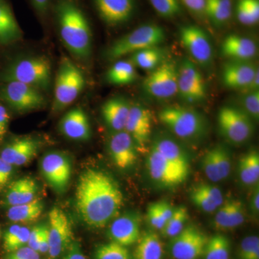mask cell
<instances>
[{"label": "cell", "mask_w": 259, "mask_h": 259, "mask_svg": "<svg viewBox=\"0 0 259 259\" xmlns=\"http://www.w3.org/2000/svg\"><path fill=\"white\" fill-rule=\"evenodd\" d=\"M76 207L83 223L93 228L111 223L123 205V194L107 172L88 168L80 175L76 189Z\"/></svg>", "instance_id": "1"}, {"label": "cell", "mask_w": 259, "mask_h": 259, "mask_svg": "<svg viewBox=\"0 0 259 259\" xmlns=\"http://www.w3.org/2000/svg\"><path fill=\"white\" fill-rule=\"evenodd\" d=\"M51 13L65 47L79 59H88L92 53L93 33L79 0H52Z\"/></svg>", "instance_id": "2"}, {"label": "cell", "mask_w": 259, "mask_h": 259, "mask_svg": "<svg viewBox=\"0 0 259 259\" xmlns=\"http://www.w3.org/2000/svg\"><path fill=\"white\" fill-rule=\"evenodd\" d=\"M3 83L18 81L40 90H48L51 83V64L44 56L25 58L8 66L0 74Z\"/></svg>", "instance_id": "3"}, {"label": "cell", "mask_w": 259, "mask_h": 259, "mask_svg": "<svg viewBox=\"0 0 259 259\" xmlns=\"http://www.w3.org/2000/svg\"><path fill=\"white\" fill-rule=\"evenodd\" d=\"M160 121L175 136L185 141H197L207 132V122L200 112L182 106L164 107Z\"/></svg>", "instance_id": "4"}, {"label": "cell", "mask_w": 259, "mask_h": 259, "mask_svg": "<svg viewBox=\"0 0 259 259\" xmlns=\"http://www.w3.org/2000/svg\"><path fill=\"white\" fill-rule=\"evenodd\" d=\"M166 37V32L160 25L145 24L115 40L107 51V59L117 60L138 51L158 47Z\"/></svg>", "instance_id": "5"}, {"label": "cell", "mask_w": 259, "mask_h": 259, "mask_svg": "<svg viewBox=\"0 0 259 259\" xmlns=\"http://www.w3.org/2000/svg\"><path fill=\"white\" fill-rule=\"evenodd\" d=\"M85 86L84 76L66 56L61 59L56 74L52 112H59L76 100Z\"/></svg>", "instance_id": "6"}, {"label": "cell", "mask_w": 259, "mask_h": 259, "mask_svg": "<svg viewBox=\"0 0 259 259\" xmlns=\"http://www.w3.org/2000/svg\"><path fill=\"white\" fill-rule=\"evenodd\" d=\"M218 121L220 132L232 144H244L253 136V120L239 107H223L218 112Z\"/></svg>", "instance_id": "7"}, {"label": "cell", "mask_w": 259, "mask_h": 259, "mask_svg": "<svg viewBox=\"0 0 259 259\" xmlns=\"http://www.w3.org/2000/svg\"><path fill=\"white\" fill-rule=\"evenodd\" d=\"M0 99L15 111L25 112L41 108L47 100L40 90L18 81L3 83Z\"/></svg>", "instance_id": "8"}, {"label": "cell", "mask_w": 259, "mask_h": 259, "mask_svg": "<svg viewBox=\"0 0 259 259\" xmlns=\"http://www.w3.org/2000/svg\"><path fill=\"white\" fill-rule=\"evenodd\" d=\"M208 237L197 227L187 226L170 239L168 250L172 259L202 258Z\"/></svg>", "instance_id": "9"}, {"label": "cell", "mask_w": 259, "mask_h": 259, "mask_svg": "<svg viewBox=\"0 0 259 259\" xmlns=\"http://www.w3.org/2000/svg\"><path fill=\"white\" fill-rule=\"evenodd\" d=\"M178 66L175 61H164L148 75L144 81V90L150 96L166 100L177 94Z\"/></svg>", "instance_id": "10"}, {"label": "cell", "mask_w": 259, "mask_h": 259, "mask_svg": "<svg viewBox=\"0 0 259 259\" xmlns=\"http://www.w3.org/2000/svg\"><path fill=\"white\" fill-rule=\"evenodd\" d=\"M42 177L57 193L67 189L72 175V163L67 154L61 151L48 153L40 163Z\"/></svg>", "instance_id": "11"}, {"label": "cell", "mask_w": 259, "mask_h": 259, "mask_svg": "<svg viewBox=\"0 0 259 259\" xmlns=\"http://www.w3.org/2000/svg\"><path fill=\"white\" fill-rule=\"evenodd\" d=\"M146 167L151 180L167 188L182 185L190 174V171L168 161L152 146L148 153Z\"/></svg>", "instance_id": "12"}, {"label": "cell", "mask_w": 259, "mask_h": 259, "mask_svg": "<svg viewBox=\"0 0 259 259\" xmlns=\"http://www.w3.org/2000/svg\"><path fill=\"white\" fill-rule=\"evenodd\" d=\"M177 88L181 98L190 103L204 101L207 97L203 76L193 61L188 59H184L178 66Z\"/></svg>", "instance_id": "13"}, {"label": "cell", "mask_w": 259, "mask_h": 259, "mask_svg": "<svg viewBox=\"0 0 259 259\" xmlns=\"http://www.w3.org/2000/svg\"><path fill=\"white\" fill-rule=\"evenodd\" d=\"M47 227L49 238L48 253L51 259H56L64 253L74 241L72 228L66 213L56 207L49 212Z\"/></svg>", "instance_id": "14"}, {"label": "cell", "mask_w": 259, "mask_h": 259, "mask_svg": "<svg viewBox=\"0 0 259 259\" xmlns=\"http://www.w3.org/2000/svg\"><path fill=\"white\" fill-rule=\"evenodd\" d=\"M180 40L194 61L202 66H209L213 60V48L210 38L203 29L197 25L182 26Z\"/></svg>", "instance_id": "15"}, {"label": "cell", "mask_w": 259, "mask_h": 259, "mask_svg": "<svg viewBox=\"0 0 259 259\" xmlns=\"http://www.w3.org/2000/svg\"><path fill=\"white\" fill-rule=\"evenodd\" d=\"M141 218L139 213L127 212L112 220L107 230L110 241L127 247L137 243L141 236Z\"/></svg>", "instance_id": "16"}, {"label": "cell", "mask_w": 259, "mask_h": 259, "mask_svg": "<svg viewBox=\"0 0 259 259\" xmlns=\"http://www.w3.org/2000/svg\"><path fill=\"white\" fill-rule=\"evenodd\" d=\"M151 130L152 114L151 111L140 104L131 105L124 131L134 140L139 151L146 148L151 138Z\"/></svg>", "instance_id": "17"}, {"label": "cell", "mask_w": 259, "mask_h": 259, "mask_svg": "<svg viewBox=\"0 0 259 259\" xmlns=\"http://www.w3.org/2000/svg\"><path fill=\"white\" fill-rule=\"evenodd\" d=\"M100 19L108 26L123 25L134 16L136 0H92Z\"/></svg>", "instance_id": "18"}, {"label": "cell", "mask_w": 259, "mask_h": 259, "mask_svg": "<svg viewBox=\"0 0 259 259\" xmlns=\"http://www.w3.org/2000/svg\"><path fill=\"white\" fill-rule=\"evenodd\" d=\"M109 152L115 166L125 170L134 166L138 159L137 146L125 131L112 135L109 141Z\"/></svg>", "instance_id": "19"}, {"label": "cell", "mask_w": 259, "mask_h": 259, "mask_svg": "<svg viewBox=\"0 0 259 259\" xmlns=\"http://www.w3.org/2000/svg\"><path fill=\"white\" fill-rule=\"evenodd\" d=\"M40 148L35 138L24 136L13 140L2 151L0 158L12 166H23L32 161Z\"/></svg>", "instance_id": "20"}, {"label": "cell", "mask_w": 259, "mask_h": 259, "mask_svg": "<svg viewBox=\"0 0 259 259\" xmlns=\"http://www.w3.org/2000/svg\"><path fill=\"white\" fill-rule=\"evenodd\" d=\"M258 71L250 61L230 60L223 66V83L227 88L244 90Z\"/></svg>", "instance_id": "21"}, {"label": "cell", "mask_w": 259, "mask_h": 259, "mask_svg": "<svg viewBox=\"0 0 259 259\" xmlns=\"http://www.w3.org/2000/svg\"><path fill=\"white\" fill-rule=\"evenodd\" d=\"M59 127L61 134L69 139L86 141L91 138L90 120L81 107H74L66 112L61 119Z\"/></svg>", "instance_id": "22"}, {"label": "cell", "mask_w": 259, "mask_h": 259, "mask_svg": "<svg viewBox=\"0 0 259 259\" xmlns=\"http://www.w3.org/2000/svg\"><path fill=\"white\" fill-rule=\"evenodd\" d=\"M221 53L229 60L250 61L256 56L258 48L251 39L231 34L223 40Z\"/></svg>", "instance_id": "23"}, {"label": "cell", "mask_w": 259, "mask_h": 259, "mask_svg": "<svg viewBox=\"0 0 259 259\" xmlns=\"http://www.w3.org/2000/svg\"><path fill=\"white\" fill-rule=\"evenodd\" d=\"M131 105L122 97H114L104 103L102 114L109 127L115 132L124 131Z\"/></svg>", "instance_id": "24"}, {"label": "cell", "mask_w": 259, "mask_h": 259, "mask_svg": "<svg viewBox=\"0 0 259 259\" xmlns=\"http://www.w3.org/2000/svg\"><path fill=\"white\" fill-rule=\"evenodd\" d=\"M38 187L30 177H23L13 182L5 194V202L8 206L18 205L36 198Z\"/></svg>", "instance_id": "25"}, {"label": "cell", "mask_w": 259, "mask_h": 259, "mask_svg": "<svg viewBox=\"0 0 259 259\" xmlns=\"http://www.w3.org/2000/svg\"><path fill=\"white\" fill-rule=\"evenodd\" d=\"M23 31L7 0H0V44L8 45L18 41Z\"/></svg>", "instance_id": "26"}, {"label": "cell", "mask_w": 259, "mask_h": 259, "mask_svg": "<svg viewBox=\"0 0 259 259\" xmlns=\"http://www.w3.org/2000/svg\"><path fill=\"white\" fill-rule=\"evenodd\" d=\"M151 146L157 150L168 161L190 171V163L188 155L175 140L161 136L156 138Z\"/></svg>", "instance_id": "27"}, {"label": "cell", "mask_w": 259, "mask_h": 259, "mask_svg": "<svg viewBox=\"0 0 259 259\" xmlns=\"http://www.w3.org/2000/svg\"><path fill=\"white\" fill-rule=\"evenodd\" d=\"M163 245L161 238L154 231L141 235L132 259H163Z\"/></svg>", "instance_id": "28"}, {"label": "cell", "mask_w": 259, "mask_h": 259, "mask_svg": "<svg viewBox=\"0 0 259 259\" xmlns=\"http://www.w3.org/2000/svg\"><path fill=\"white\" fill-rule=\"evenodd\" d=\"M44 209L42 199L35 198L31 202L10 207L8 217L10 221L15 223L32 222L41 215Z\"/></svg>", "instance_id": "29"}, {"label": "cell", "mask_w": 259, "mask_h": 259, "mask_svg": "<svg viewBox=\"0 0 259 259\" xmlns=\"http://www.w3.org/2000/svg\"><path fill=\"white\" fill-rule=\"evenodd\" d=\"M238 173L242 183L246 186L258 184L259 180V154L250 151L243 155L238 165Z\"/></svg>", "instance_id": "30"}, {"label": "cell", "mask_w": 259, "mask_h": 259, "mask_svg": "<svg viewBox=\"0 0 259 259\" xmlns=\"http://www.w3.org/2000/svg\"><path fill=\"white\" fill-rule=\"evenodd\" d=\"M164 49L158 47L149 48L131 54V61L135 66L147 71H153L164 61Z\"/></svg>", "instance_id": "31"}, {"label": "cell", "mask_w": 259, "mask_h": 259, "mask_svg": "<svg viewBox=\"0 0 259 259\" xmlns=\"http://www.w3.org/2000/svg\"><path fill=\"white\" fill-rule=\"evenodd\" d=\"M137 78L135 65L131 61L120 60L112 65L107 74V80L114 85L129 84Z\"/></svg>", "instance_id": "32"}, {"label": "cell", "mask_w": 259, "mask_h": 259, "mask_svg": "<svg viewBox=\"0 0 259 259\" xmlns=\"http://www.w3.org/2000/svg\"><path fill=\"white\" fill-rule=\"evenodd\" d=\"M204 14L215 26H222L232 16L231 0H206Z\"/></svg>", "instance_id": "33"}, {"label": "cell", "mask_w": 259, "mask_h": 259, "mask_svg": "<svg viewBox=\"0 0 259 259\" xmlns=\"http://www.w3.org/2000/svg\"><path fill=\"white\" fill-rule=\"evenodd\" d=\"M231 241L226 235L218 233L208 238L202 258L203 259H230Z\"/></svg>", "instance_id": "34"}, {"label": "cell", "mask_w": 259, "mask_h": 259, "mask_svg": "<svg viewBox=\"0 0 259 259\" xmlns=\"http://www.w3.org/2000/svg\"><path fill=\"white\" fill-rule=\"evenodd\" d=\"M189 218L188 209L185 206L175 207L171 218L161 231L162 236L169 239L176 236L187 226Z\"/></svg>", "instance_id": "35"}, {"label": "cell", "mask_w": 259, "mask_h": 259, "mask_svg": "<svg viewBox=\"0 0 259 259\" xmlns=\"http://www.w3.org/2000/svg\"><path fill=\"white\" fill-rule=\"evenodd\" d=\"M238 21L245 25H253L259 20V0H238L236 7Z\"/></svg>", "instance_id": "36"}, {"label": "cell", "mask_w": 259, "mask_h": 259, "mask_svg": "<svg viewBox=\"0 0 259 259\" xmlns=\"http://www.w3.org/2000/svg\"><path fill=\"white\" fill-rule=\"evenodd\" d=\"M94 255L95 259H132V254L127 247L112 241L99 245Z\"/></svg>", "instance_id": "37"}, {"label": "cell", "mask_w": 259, "mask_h": 259, "mask_svg": "<svg viewBox=\"0 0 259 259\" xmlns=\"http://www.w3.org/2000/svg\"><path fill=\"white\" fill-rule=\"evenodd\" d=\"M151 6L160 16L172 18L181 13L180 0H149Z\"/></svg>", "instance_id": "38"}, {"label": "cell", "mask_w": 259, "mask_h": 259, "mask_svg": "<svg viewBox=\"0 0 259 259\" xmlns=\"http://www.w3.org/2000/svg\"><path fill=\"white\" fill-rule=\"evenodd\" d=\"M214 149L220 177L221 181H223L228 178L231 174L232 167L231 153L225 146H220V145L214 146Z\"/></svg>", "instance_id": "39"}, {"label": "cell", "mask_w": 259, "mask_h": 259, "mask_svg": "<svg viewBox=\"0 0 259 259\" xmlns=\"http://www.w3.org/2000/svg\"><path fill=\"white\" fill-rule=\"evenodd\" d=\"M201 167L205 176L212 182H221L218 172L214 147L206 152L201 161Z\"/></svg>", "instance_id": "40"}, {"label": "cell", "mask_w": 259, "mask_h": 259, "mask_svg": "<svg viewBox=\"0 0 259 259\" xmlns=\"http://www.w3.org/2000/svg\"><path fill=\"white\" fill-rule=\"evenodd\" d=\"M242 110L253 120L259 118V92H247L241 97Z\"/></svg>", "instance_id": "41"}, {"label": "cell", "mask_w": 259, "mask_h": 259, "mask_svg": "<svg viewBox=\"0 0 259 259\" xmlns=\"http://www.w3.org/2000/svg\"><path fill=\"white\" fill-rule=\"evenodd\" d=\"M233 199L224 201L217 209L213 218L212 226L218 231H227L228 220L233 207Z\"/></svg>", "instance_id": "42"}, {"label": "cell", "mask_w": 259, "mask_h": 259, "mask_svg": "<svg viewBox=\"0 0 259 259\" xmlns=\"http://www.w3.org/2000/svg\"><path fill=\"white\" fill-rule=\"evenodd\" d=\"M190 197L192 203L204 212H214L218 208L211 199L204 192L199 190L197 185L191 190Z\"/></svg>", "instance_id": "43"}, {"label": "cell", "mask_w": 259, "mask_h": 259, "mask_svg": "<svg viewBox=\"0 0 259 259\" xmlns=\"http://www.w3.org/2000/svg\"><path fill=\"white\" fill-rule=\"evenodd\" d=\"M245 209L243 202L239 199H233V207L229 220H228L227 231L236 229L241 226L245 220Z\"/></svg>", "instance_id": "44"}, {"label": "cell", "mask_w": 259, "mask_h": 259, "mask_svg": "<svg viewBox=\"0 0 259 259\" xmlns=\"http://www.w3.org/2000/svg\"><path fill=\"white\" fill-rule=\"evenodd\" d=\"M147 220L150 226L153 229L161 231L166 225V221L163 218L158 202H153L148 205L147 208Z\"/></svg>", "instance_id": "45"}, {"label": "cell", "mask_w": 259, "mask_h": 259, "mask_svg": "<svg viewBox=\"0 0 259 259\" xmlns=\"http://www.w3.org/2000/svg\"><path fill=\"white\" fill-rule=\"evenodd\" d=\"M197 186L199 190L204 192L218 207L224 202L222 191L216 186L207 183H200Z\"/></svg>", "instance_id": "46"}, {"label": "cell", "mask_w": 259, "mask_h": 259, "mask_svg": "<svg viewBox=\"0 0 259 259\" xmlns=\"http://www.w3.org/2000/svg\"><path fill=\"white\" fill-rule=\"evenodd\" d=\"M30 232V228L25 226H21L18 235H17L15 239L13 240V241L10 243L9 246H8L5 250L9 253V252L19 249V248L25 246V245H28Z\"/></svg>", "instance_id": "47"}, {"label": "cell", "mask_w": 259, "mask_h": 259, "mask_svg": "<svg viewBox=\"0 0 259 259\" xmlns=\"http://www.w3.org/2000/svg\"><path fill=\"white\" fill-rule=\"evenodd\" d=\"M5 259H40V253L25 245L13 251L9 252Z\"/></svg>", "instance_id": "48"}, {"label": "cell", "mask_w": 259, "mask_h": 259, "mask_svg": "<svg viewBox=\"0 0 259 259\" xmlns=\"http://www.w3.org/2000/svg\"><path fill=\"white\" fill-rule=\"evenodd\" d=\"M258 242H259V238L257 236H249L243 238L240 244L239 250H238V258H248L253 246Z\"/></svg>", "instance_id": "49"}, {"label": "cell", "mask_w": 259, "mask_h": 259, "mask_svg": "<svg viewBox=\"0 0 259 259\" xmlns=\"http://www.w3.org/2000/svg\"><path fill=\"white\" fill-rule=\"evenodd\" d=\"M32 8L42 19L47 18L51 13L52 0H30Z\"/></svg>", "instance_id": "50"}, {"label": "cell", "mask_w": 259, "mask_h": 259, "mask_svg": "<svg viewBox=\"0 0 259 259\" xmlns=\"http://www.w3.org/2000/svg\"><path fill=\"white\" fill-rule=\"evenodd\" d=\"M63 259H88L81 249L79 242L73 241L68 249L65 252Z\"/></svg>", "instance_id": "51"}, {"label": "cell", "mask_w": 259, "mask_h": 259, "mask_svg": "<svg viewBox=\"0 0 259 259\" xmlns=\"http://www.w3.org/2000/svg\"><path fill=\"white\" fill-rule=\"evenodd\" d=\"M46 225H39L30 229V236L28 242V246L31 248L32 249L36 250L38 248V243L40 241V237L45 228Z\"/></svg>", "instance_id": "52"}, {"label": "cell", "mask_w": 259, "mask_h": 259, "mask_svg": "<svg viewBox=\"0 0 259 259\" xmlns=\"http://www.w3.org/2000/svg\"><path fill=\"white\" fill-rule=\"evenodd\" d=\"M13 174V166L0 158V189L9 182Z\"/></svg>", "instance_id": "53"}, {"label": "cell", "mask_w": 259, "mask_h": 259, "mask_svg": "<svg viewBox=\"0 0 259 259\" xmlns=\"http://www.w3.org/2000/svg\"><path fill=\"white\" fill-rule=\"evenodd\" d=\"M182 2L194 14H204L206 0H182Z\"/></svg>", "instance_id": "54"}, {"label": "cell", "mask_w": 259, "mask_h": 259, "mask_svg": "<svg viewBox=\"0 0 259 259\" xmlns=\"http://www.w3.org/2000/svg\"><path fill=\"white\" fill-rule=\"evenodd\" d=\"M9 122V114L7 111L6 108L3 105H0V143L2 142L8 132Z\"/></svg>", "instance_id": "55"}, {"label": "cell", "mask_w": 259, "mask_h": 259, "mask_svg": "<svg viewBox=\"0 0 259 259\" xmlns=\"http://www.w3.org/2000/svg\"><path fill=\"white\" fill-rule=\"evenodd\" d=\"M20 228H21V226H20V225H13V226H10V228L5 231L4 237H3L5 250L7 249V248L10 245V243L15 239V237L18 235L19 231H20Z\"/></svg>", "instance_id": "56"}, {"label": "cell", "mask_w": 259, "mask_h": 259, "mask_svg": "<svg viewBox=\"0 0 259 259\" xmlns=\"http://www.w3.org/2000/svg\"><path fill=\"white\" fill-rule=\"evenodd\" d=\"M49 232H48V227L46 226L44 228V231L40 237V241L38 243V248H37V252L42 254L49 253Z\"/></svg>", "instance_id": "57"}, {"label": "cell", "mask_w": 259, "mask_h": 259, "mask_svg": "<svg viewBox=\"0 0 259 259\" xmlns=\"http://www.w3.org/2000/svg\"><path fill=\"white\" fill-rule=\"evenodd\" d=\"M250 209L255 214H258L259 191L258 187L252 194L251 199H250Z\"/></svg>", "instance_id": "58"}, {"label": "cell", "mask_w": 259, "mask_h": 259, "mask_svg": "<svg viewBox=\"0 0 259 259\" xmlns=\"http://www.w3.org/2000/svg\"><path fill=\"white\" fill-rule=\"evenodd\" d=\"M259 88V72L256 73L255 74L254 77L253 78V79H252V81H250V83L249 84H248V86L245 89V93H247V92H253V91H256V90H258ZM243 90V91H244Z\"/></svg>", "instance_id": "59"}]
</instances>
